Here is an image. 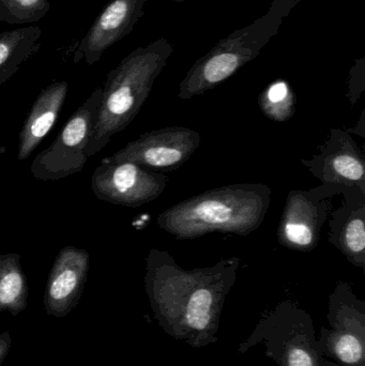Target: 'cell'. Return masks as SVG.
Instances as JSON below:
<instances>
[{"label": "cell", "instance_id": "7c38bea8", "mask_svg": "<svg viewBox=\"0 0 365 366\" xmlns=\"http://www.w3.org/2000/svg\"><path fill=\"white\" fill-rule=\"evenodd\" d=\"M342 206L330 213L329 242L351 264L365 269V194L342 187Z\"/></svg>", "mask_w": 365, "mask_h": 366}, {"label": "cell", "instance_id": "e0dca14e", "mask_svg": "<svg viewBox=\"0 0 365 366\" xmlns=\"http://www.w3.org/2000/svg\"><path fill=\"white\" fill-rule=\"evenodd\" d=\"M49 9V0H0V21L10 25L36 23Z\"/></svg>", "mask_w": 365, "mask_h": 366}, {"label": "cell", "instance_id": "5b68a950", "mask_svg": "<svg viewBox=\"0 0 365 366\" xmlns=\"http://www.w3.org/2000/svg\"><path fill=\"white\" fill-rule=\"evenodd\" d=\"M330 328L317 337L319 352L339 366H365V301L346 282H340L329 297Z\"/></svg>", "mask_w": 365, "mask_h": 366}, {"label": "cell", "instance_id": "d6986e66", "mask_svg": "<svg viewBox=\"0 0 365 366\" xmlns=\"http://www.w3.org/2000/svg\"><path fill=\"white\" fill-rule=\"evenodd\" d=\"M12 346V337L9 331L0 333V365L4 362Z\"/></svg>", "mask_w": 365, "mask_h": 366}, {"label": "cell", "instance_id": "52a82bcc", "mask_svg": "<svg viewBox=\"0 0 365 366\" xmlns=\"http://www.w3.org/2000/svg\"><path fill=\"white\" fill-rule=\"evenodd\" d=\"M341 189L340 185L321 184L309 191H291L279 224V243L293 251L312 252L332 212V199Z\"/></svg>", "mask_w": 365, "mask_h": 366}, {"label": "cell", "instance_id": "ffe728a7", "mask_svg": "<svg viewBox=\"0 0 365 366\" xmlns=\"http://www.w3.org/2000/svg\"><path fill=\"white\" fill-rule=\"evenodd\" d=\"M324 366H339L336 363H334V361L327 360L326 359L325 362H324Z\"/></svg>", "mask_w": 365, "mask_h": 366}, {"label": "cell", "instance_id": "9c48e42d", "mask_svg": "<svg viewBox=\"0 0 365 366\" xmlns=\"http://www.w3.org/2000/svg\"><path fill=\"white\" fill-rule=\"evenodd\" d=\"M201 137L186 127H169L144 133L107 160L132 162L156 172H171L181 167L199 149Z\"/></svg>", "mask_w": 365, "mask_h": 366}, {"label": "cell", "instance_id": "ba28073f", "mask_svg": "<svg viewBox=\"0 0 365 366\" xmlns=\"http://www.w3.org/2000/svg\"><path fill=\"white\" fill-rule=\"evenodd\" d=\"M169 177L132 162L103 160L92 175V192L102 202L137 208L156 200Z\"/></svg>", "mask_w": 365, "mask_h": 366}, {"label": "cell", "instance_id": "5bb4252c", "mask_svg": "<svg viewBox=\"0 0 365 366\" xmlns=\"http://www.w3.org/2000/svg\"><path fill=\"white\" fill-rule=\"evenodd\" d=\"M68 92L69 84L66 81H56L39 94L19 132L17 146L19 161L27 160L51 132L59 117Z\"/></svg>", "mask_w": 365, "mask_h": 366}, {"label": "cell", "instance_id": "9a60e30c", "mask_svg": "<svg viewBox=\"0 0 365 366\" xmlns=\"http://www.w3.org/2000/svg\"><path fill=\"white\" fill-rule=\"evenodd\" d=\"M42 30L26 26L0 34V86L9 81L40 49Z\"/></svg>", "mask_w": 365, "mask_h": 366}, {"label": "cell", "instance_id": "277c9868", "mask_svg": "<svg viewBox=\"0 0 365 366\" xmlns=\"http://www.w3.org/2000/svg\"><path fill=\"white\" fill-rule=\"evenodd\" d=\"M154 66L131 57L107 75L96 122L88 142V158L96 156L111 137L135 119L151 89Z\"/></svg>", "mask_w": 365, "mask_h": 366}, {"label": "cell", "instance_id": "6da1fadb", "mask_svg": "<svg viewBox=\"0 0 365 366\" xmlns=\"http://www.w3.org/2000/svg\"><path fill=\"white\" fill-rule=\"evenodd\" d=\"M240 258L207 268H181L169 252L150 249L145 290L154 320L169 337L192 348L218 342L221 315L237 281Z\"/></svg>", "mask_w": 365, "mask_h": 366}, {"label": "cell", "instance_id": "30bf717a", "mask_svg": "<svg viewBox=\"0 0 365 366\" xmlns=\"http://www.w3.org/2000/svg\"><path fill=\"white\" fill-rule=\"evenodd\" d=\"M301 162L323 184L357 189L365 194L364 152L346 131H330L319 154Z\"/></svg>", "mask_w": 365, "mask_h": 366}, {"label": "cell", "instance_id": "8992f818", "mask_svg": "<svg viewBox=\"0 0 365 366\" xmlns=\"http://www.w3.org/2000/svg\"><path fill=\"white\" fill-rule=\"evenodd\" d=\"M101 99L102 88H96L69 118L53 144L34 158L30 171L36 179L57 182L83 171Z\"/></svg>", "mask_w": 365, "mask_h": 366}, {"label": "cell", "instance_id": "8fae6325", "mask_svg": "<svg viewBox=\"0 0 365 366\" xmlns=\"http://www.w3.org/2000/svg\"><path fill=\"white\" fill-rule=\"evenodd\" d=\"M88 251L75 247H64L56 256L45 287L44 303L47 315L68 316L79 305L89 272Z\"/></svg>", "mask_w": 365, "mask_h": 366}, {"label": "cell", "instance_id": "ac0fdd59", "mask_svg": "<svg viewBox=\"0 0 365 366\" xmlns=\"http://www.w3.org/2000/svg\"><path fill=\"white\" fill-rule=\"evenodd\" d=\"M261 112L266 117L276 122H285L295 115V103L284 81H278L259 100Z\"/></svg>", "mask_w": 365, "mask_h": 366}, {"label": "cell", "instance_id": "4fadbf2b", "mask_svg": "<svg viewBox=\"0 0 365 366\" xmlns=\"http://www.w3.org/2000/svg\"><path fill=\"white\" fill-rule=\"evenodd\" d=\"M137 8V0H113L96 17L75 51L74 64L85 60L88 66L98 62L104 51L128 31Z\"/></svg>", "mask_w": 365, "mask_h": 366}, {"label": "cell", "instance_id": "2e32d148", "mask_svg": "<svg viewBox=\"0 0 365 366\" xmlns=\"http://www.w3.org/2000/svg\"><path fill=\"white\" fill-rule=\"evenodd\" d=\"M28 305V284L17 253L0 254V313L17 316Z\"/></svg>", "mask_w": 365, "mask_h": 366}, {"label": "cell", "instance_id": "3957f363", "mask_svg": "<svg viewBox=\"0 0 365 366\" xmlns=\"http://www.w3.org/2000/svg\"><path fill=\"white\" fill-rule=\"evenodd\" d=\"M257 345L278 366H324L312 316L293 301L285 300L266 312L254 330L237 347L246 354Z\"/></svg>", "mask_w": 365, "mask_h": 366}, {"label": "cell", "instance_id": "7a4b0ae2", "mask_svg": "<svg viewBox=\"0 0 365 366\" xmlns=\"http://www.w3.org/2000/svg\"><path fill=\"white\" fill-rule=\"evenodd\" d=\"M271 195L264 183L224 185L178 202L160 213L156 223L179 240L210 232L249 236L265 221Z\"/></svg>", "mask_w": 365, "mask_h": 366}]
</instances>
